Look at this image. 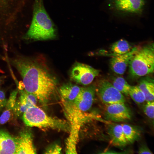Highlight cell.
<instances>
[{
    "mask_svg": "<svg viewBox=\"0 0 154 154\" xmlns=\"http://www.w3.org/2000/svg\"><path fill=\"white\" fill-rule=\"evenodd\" d=\"M111 84L122 94L126 96L129 95V92L131 86L123 78L120 76L114 77L112 79Z\"/></svg>",
    "mask_w": 154,
    "mask_h": 154,
    "instance_id": "obj_20",
    "label": "cell"
},
{
    "mask_svg": "<svg viewBox=\"0 0 154 154\" xmlns=\"http://www.w3.org/2000/svg\"><path fill=\"white\" fill-rule=\"evenodd\" d=\"M154 83L153 79L149 77H143L139 81L138 86L144 94L147 102L154 101Z\"/></svg>",
    "mask_w": 154,
    "mask_h": 154,
    "instance_id": "obj_17",
    "label": "cell"
},
{
    "mask_svg": "<svg viewBox=\"0 0 154 154\" xmlns=\"http://www.w3.org/2000/svg\"><path fill=\"white\" fill-rule=\"evenodd\" d=\"M96 93L95 86L90 85L82 87L75 100L72 102H65L69 108L82 113H86L91 108Z\"/></svg>",
    "mask_w": 154,
    "mask_h": 154,
    "instance_id": "obj_7",
    "label": "cell"
},
{
    "mask_svg": "<svg viewBox=\"0 0 154 154\" xmlns=\"http://www.w3.org/2000/svg\"><path fill=\"white\" fill-rule=\"evenodd\" d=\"M3 80L0 77V85L2 83Z\"/></svg>",
    "mask_w": 154,
    "mask_h": 154,
    "instance_id": "obj_26",
    "label": "cell"
},
{
    "mask_svg": "<svg viewBox=\"0 0 154 154\" xmlns=\"http://www.w3.org/2000/svg\"><path fill=\"white\" fill-rule=\"evenodd\" d=\"M154 101L147 102L143 106V111L145 114L153 121L154 119Z\"/></svg>",
    "mask_w": 154,
    "mask_h": 154,
    "instance_id": "obj_22",
    "label": "cell"
},
{
    "mask_svg": "<svg viewBox=\"0 0 154 154\" xmlns=\"http://www.w3.org/2000/svg\"><path fill=\"white\" fill-rule=\"evenodd\" d=\"M18 90L11 92L6 105L5 108L0 116V124H4L9 121L13 114V109L17 100Z\"/></svg>",
    "mask_w": 154,
    "mask_h": 154,
    "instance_id": "obj_16",
    "label": "cell"
},
{
    "mask_svg": "<svg viewBox=\"0 0 154 154\" xmlns=\"http://www.w3.org/2000/svg\"><path fill=\"white\" fill-rule=\"evenodd\" d=\"M104 117L107 120L114 122H125L130 120L132 113L125 103L105 105Z\"/></svg>",
    "mask_w": 154,
    "mask_h": 154,
    "instance_id": "obj_9",
    "label": "cell"
},
{
    "mask_svg": "<svg viewBox=\"0 0 154 154\" xmlns=\"http://www.w3.org/2000/svg\"><path fill=\"white\" fill-rule=\"evenodd\" d=\"M62 148L57 144H54L49 146L46 149L44 153L46 154H60Z\"/></svg>",
    "mask_w": 154,
    "mask_h": 154,
    "instance_id": "obj_23",
    "label": "cell"
},
{
    "mask_svg": "<svg viewBox=\"0 0 154 154\" xmlns=\"http://www.w3.org/2000/svg\"><path fill=\"white\" fill-rule=\"evenodd\" d=\"M147 0H106L108 10L123 18L141 17L145 12Z\"/></svg>",
    "mask_w": 154,
    "mask_h": 154,
    "instance_id": "obj_5",
    "label": "cell"
},
{
    "mask_svg": "<svg viewBox=\"0 0 154 154\" xmlns=\"http://www.w3.org/2000/svg\"><path fill=\"white\" fill-rule=\"evenodd\" d=\"M153 43L138 48L128 65L130 74L133 77L144 76L153 72L154 68Z\"/></svg>",
    "mask_w": 154,
    "mask_h": 154,
    "instance_id": "obj_4",
    "label": "cell"
},
{
    "mask_svg": "<svg viewBox=\"0 0 154 154\" xmlns=\"http://www.w3.org/2000/svg\"><path fill=\"white\" fill-rule=\"evenodd\" d=\"M11 62L22 78L23 88L34 95L42 104H46L57 92L58 81L45 64L22 56Z\"/></svg>",
    "mask_w": 154,
    "mask_h": 154,
    "instance_id": "obj_1",
    "label": "cell"
},
{
    "mask_svg": "<svg viewBox=\"0 0 154 154\" xmlns=\"http://www.w3.org/2000/svg\"><path fill=\"white\" fill-rule=\"evenodd\" d=\"M129 95L138 105H140L146 101L144 94L138 86H131Z\"/></svg>",
    "mask_w": 154,
    "mask_h": 154,
    "instance_id": "obj_21",
    "label": "cell"
},
{
    "mask_svg": "<svg viewBox=\"0 0 154 154\" xmlns=\"http://www.w3.org/2000/svg\"><path fill=\"white\" fill-rule=\"evenodd\" d=\"M81 88L71 83L63 84L58 89L61 102L74 101L79 93Z\"/></svg>",
    "mask_w": 154,
    "mask_h": 154,
    "instance_id": "obj_14",
    "label": "cell"
},
{
    "mask_svg": "<svg viewBox=\"0 0 154 154\" xmlns=\"http://www.w3.org/2000/svg\"><path fill=\"white\" fill-rule=\"evenodd\" d=\"M99 70L86 64L75 63L72 67L70 78L75 82L84 85L90 84L97 76Z\"/></svg>",
    "mask_w": 154,
    "mask_h": 154,
    "instance_id": "obj_8",
    "label": "cell"
},
{
    "mask_svg": "<svg viewBox=\"0 0 154 154\" xmlns=\"http://www.w3.org/2000/svg\"><path fill=\"white\" fill-rule=\"evenodd\" d=\"M15 138L7 132L0 130V154H15Z\"/></svg>",
    "mask_w": 154,
    "mask_h": 154,
    "instance_id": "obj_15",
    "label": "cell"
},
{
    "mask_svg": "<svg viewBox=\"0 0 154 154\" xmlns=\"http://www.w3.org/2000/svg\"><path fill=\"white\" fill-rule=\"evenodd\" d=\"M22 118L27 126L52 129L68 133L70 131L68 122L48 116L36 106L29 109L23 114Z\"/></svg>",
    "mask_w": 154,
    "mask_h": 154,
    "instance_id": "obj_3",
    "label": "cell"
},
{
    "mask_svg": "<svg viewBox=\"0 0 154 154\" xmlns=\"http://www.w3.org/2000/svg\"><path fill=\"white\" fill-rule=\"evenodd\" d=\"M138 152V153L140 154H153L147 146L144 144H143L140 146Z\"/></svg>",
    "mask_w": 154,
    "mask_h": 154,
    "instance_id": "obj_24",
    "label": "cell"
},
{
    "mask_svg": "<svg viewBox=\"0 0 154 154\" xmlns=\"http://www.w3.org/2000/svg\"><path fill=\"white\" fill-rule=\"evenodd\" d=\"M107 131L112 144L122 147L128 144L124 136L121 124L113 123H107Z\"/></svg>",
    "mask_w": 154,
    "mask_h": 154,
    "instance_id": "obj_13",
    "label": "cell"
},
{
    "mask_svg": "<svg viewBox=\"0 0 154 154\" xmlns=\"http://www.w3.org/2000/svg\"><path fill=\"white\" fill-rule=\"evenodd\" d=\"M121 125L128 144H132L140 138L141 133L138 128L127 124H122Z\"/></svg>",
    "mask_w": 154,
    "mask_h": 154,
    "instance_id": "obj_19",
    "label": "cell"
},
{
    "mask_svg": "<svg viewBox=\"0 0 154 154\" xmlns=\"http://www.w3.org/2000/svg\"><path fill=\"white\" fill-rule=\"evenodd\" d=\"M138 48L135 47L127 53L112 57L110 62V67L112 70L116 74H123L132 58Z\"/></svg>",
    "mask_w": 154,
    "mask_h": 154,
    "instance_id": "obj_12",
    "label": "cell"
},
{
    "mask_svg": "<svg viewBox=\"0 0 154 154\" xmlns=\"http://www.w3.org/2000/svg\"><path fill=\"white\" fill-rule=\"evenodd\" d=\"M7 101V100L6 98L5 93L0 89V109L5 107Z\"/></svg>",
    "mask_w": 154,
    "mask_h": 154,
    "instance_id": "obj_25",
    "label": "cell"
},
{
    "mask_svg": "<svg viewBox=\"0 0 154 154\" xmlns=\"http://www.w3.org/2000/svg\"><path fill=\"white\" fill-rule=\"evenodd\" d=\"M56 35V26L45 9L43 0H34L32 20L25 38L43 40L54 39Z\"/></svg>",
    "mask_w": 154,
    "mask_h": 154,
    "instance_id": "obj_2",
    "label": "cell"
},
{
    "mask_svg": "<svg viewBox=\"0 0 154 154\" xmlns=\"http://www.w3.org/2000/svg\"><path fill=\"white\" fill-rule=\"evenodd\" d=\"M132 48L126 40L121 39L113 43L110 48V53L107 55L112 57L121 55L130 51Z\"/></svg>",
    "mask_w": 154,
    "mask_h": 154,
    "instance_id": "obj_18",
    "label": "cell"
},
{
    "mask_svg": "<svg viewBox=\"0 0 154 154\" xmlns=\"http://www.w3.org/2000/svg\"><path fill=\"white\" fill-rule=\"evenodd\" d=\"M19 96L16 100L13 109V114L17 117L22 116L29 109L36 106L38 101L33 94L27 92L19 83L17 86Z\"/></svg>",
    "mask_w": 154,
    "mask_h": 154,
    "instance_id": "obj_10",
    "label": "cell"
},
{
    "mask_svg": "<svg viewBox=\"0 0 154 154\" xmlns=\"http://www.w3.org/2000/svg\"><path fill=\"white\" fill-rule=\"evenodd\" d=\"M95 88L96 92L101 101L105 105L125 103V98L123 94L107 80H99Z\"/></svg>",
    "mask_w": 154,
    "mask_h": 154,
    "instance_id": "obj_6",
    "label": "cell"
},
{
    "mask_svg": "<svg viewBox=\"0 0 154 154\" xmlns=\"http://www.w3.org/2000/svg\"><path fill=\"white\" fill-rule=\"evenodd\" d=\"M16 144L15 154H36V149L33 144V135L30 130L21 131L15 137Z\"/></svg>",
    "mask_w": 154,
    "mask_h": 154,
    "instance_id": "obj_11",
    "label": "cell"
}]
</instances>
